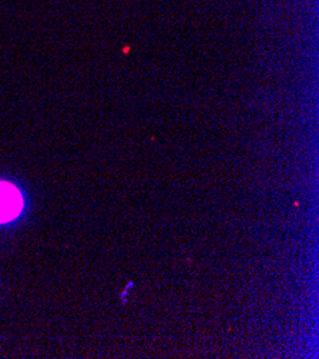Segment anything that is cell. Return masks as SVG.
Masks as SVG:
<instances>
[{
  "label": "cell",
  "instance_id": "cell-1",
  "mask_svg": "<svg viewBox=\"0 0 319 359\" xmlns=\"http://www.w3.org/2000/svg\"><path fill=\"white\" fill-rule=\"evenodd\" d=\"M22 209V198L16 188L9 184H0V222L16 218Z\"/></svg>",
  "mask_w": 319,
  "mask_h": 359
}]
</instances>
